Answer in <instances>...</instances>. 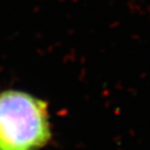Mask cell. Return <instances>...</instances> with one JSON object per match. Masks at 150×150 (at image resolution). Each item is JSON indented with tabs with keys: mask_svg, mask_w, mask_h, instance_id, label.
I'll return each mask as SVG.
<instances>
[{
	"mask_svg": "<svg viewBox=\"0 0 150 150\" xmlns=\"http://www.w3.org/2000/svg\"><path fill=\"white\" fill-rule=\"evenodd\" d=\"M46 103L29 94H0V150H38L50 139Z\"/></svg>",
	"mask_w": 150,
	"mask_h": 150,
	"instance_id": "cell-1",
	"label": "cell"
}]
</instances>
